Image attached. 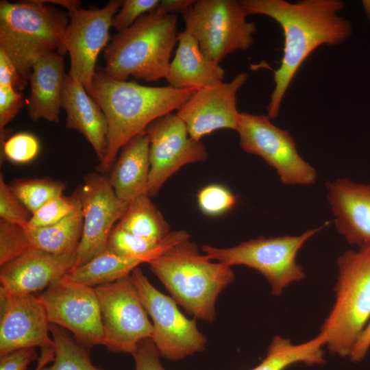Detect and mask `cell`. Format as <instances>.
I'll list each match as a JSON object with an SVG mask.
<instances>
[{
  "instance_id": "5b68a950",
  "label": "cell",
  "mask_w": 370,
  "mask_h": 370,
  "mask_svg": "<svg viewBox=\"0 0 370 370\" xmlns=\"http://www.w3.org/2000/svg\"><path fill=\"white\" fill-rule=\"evenodd\" d=\"M177 16L152 12L118 32L106 46L103 71L127 81L130 76L146 82L166 79L177 42Z\"/></svg>"
},
{
  "instance_id": "9a60e30c",
  "label": "cell",
  "mask_w": 370,
  "mask_h": 370,
  "mask_svg": "<svg viewBox=\"0 0 370 370\" xmlns=\"http://www.w3.org/2000/svg\"><path fill=\"white\" fill-rule=\"evenodd\" d=\"M121 5L122 1L110 0L101 8H80L68 13L64 47L70 56L69 75L81 82L87 92L96 73L98 56L108 42L113 18Z\"/></svg>"
},
{
  "instance_id": "7402d4cb",
  "label": "cell",
  "mask_w": 370,
  "mask_h": 370,
  "mask_svg": "<svg viewBox=\"0 0 370 370\" xmlns=\"http://www.w3.org/2000/svg\"><path fill=\"white\" fill-rule=\"evenodd\" d=\"M66 75L63 57L58 53H50L34 65L29 75L31 93L28 112L32 120L59 122Z\"/></svg>"
},
{
  "instance_id": "6da1fadb",
  "label": "cell",
  "mask_w": 370,
  "mask_h": 370,
  "mask_svg": "<svg viewBox=\"0 0 370 370\" xmlns=\"http://www.w3.org/2000/svg\"><path fill=\"white\" fill-rule=\"evenodd\" d=\"M248 14H262L275 21L284 35L283 56L274 71V88L267 116L275 119L283 98L300 66L319 47L337 45L352 35L351 23L340 16V0H242Z\"/></svg>"
},
{
  "instance_id": "30bf717a",
  "label": "cell",
  "mask_w": 370,
  "mask_h": 370,
  "mask_svg": "<svg viewBox=\"0 0 370 370\" xmlns=\"http://www.w3.org/2000/svg\"><path fill=\"white\" fill-rule=\"evenodd\" d=\"M130 276L151 318V339L160 356L170 360H179L204 351L206 338L198 330L195 319L185 317L176 301L156 288L138 267Z\"/></svg>"
},
{
  "instance_id": "cb8c5ba5",
  "label": "cell",
  "mask_w": 370,
  "mask_h": 370,
  "mask_svg": "<svg viewBox=\"0 0 370 370\" xmlns=\"http://www.w3.org/2000/svg\"><path fill=\"white\" fill-rule=\"evenodd\" d=\"M324 345L326 338L321 332L314 338L297 345L293 344L288 338L275 336L269 345L265 358L251 370H284L298 362L308 365L323 364Z\"/></svg>"
},
{
  "instance_id": "44dd1931",
  "label": "cell",
  "mask_w": 370,
  "mask_h": 370,
  "mask_svg": "<svg viewBox=\"0 0 370 370\" xmlns=\"http://www.w3.org/2000/svg\"><path fill=\"white\" fill-rule=\"evenodd\" d=\"M177 42L166 77L169 86L197 90L223 82L224 69L202 53L192 34L184 29L178 33Z\"/></svg>"
},
{
  "instance_id": "7c38bea8",
  "label": "cell",
  "mask_w": 370,
  "mask_h": 370,
  "mask_svg": "<svg viewBox=\"0 0 370 370\" xmlns=\"http://www.w3.org/2000/svg\"><path fill=\"white\" fill-rule=\"evenodd\" d=\"M38 296L50 324L69 330L76 341L88 350L103 345V328L95 288L64 276Z\"/></svg>"
},
{
  "instance_id": "ab89813d",
  "label": "cell",
  "mask_w": 370,
  "mask_h": 370,
  "mask_svg": "<svg viewBox=\"0 0 370 370\" xmlns=\"http://www.w3.org/2000/svg\"><path fill=\"white\" fill-rule=\"evenodd\" d=\"M0 86H12L17 90H23L27 85L21 80L16 68L0 49Z\"/></svg>"
},
{
  "instance_id": "ee69618b",
  "label": "cell",
  "mask_w": 370,
  "mask_h": 370,
  "mask_svg": "<svg viewBox=\"0 0 370 370\" xmlns=\"http://www.w3.org/2000/svg\"><path fill=\"white\" fill-rule=\"evenodd\" d=\"M45 3H52L62 6L69 12L80 8L81 1L78 0H42Z\"/></svg>"
},
{
  "instance_id": "3957f363",
  "label": "cell",
  "mask_w": 370,
  "mask_h": 370,
  "mask_svg": "<svg viewBox=\"0 0 370 370\" xmlns=\"http://www.w3.org/2000/svg\"><path fill=\"white\" fill-rule=\"evenodd\" d=\"M148 264L177 304L210 323L219 293L235 278L231 266L201 255L184 230L172 232L169 244Z\"/></svg>"
},
{
  "instance_id": "277c9868",
  "label": "cell",
  "mask_w": 370,
  "mask_h": 370,
  "mask_svg": "<svg viewBox=\"0 0 370 370\" xmlns=\"http://www.w3.org/2000/svg\"><path fill=\"white\" fill-rule=\"evenodd\" d=\"M69 22L68 15L42 0L0 1V49L25 85L40 59L66 53L64 37Z\"/></svg>"
},
{
  "instance_id": "8fae6325",
  "label": "cell",
  "mask_w": 370,
  "mask_h": 370,
  "mask_svg": "<svg viewBox=\"0 0 370 370\" xmlns=\"http://www.w3.org/2000/svg\"><path fill=\"white\" fill-rule=\"evenodd\" d=\"M103 328V346L132 354L138 343L152 336L153 326L130 275L95 288Z\"/></svg>"
},
{
  "instance_id": "8992f818",
  "label": "cell",
  "mask_w": 370,
  "mask_h": 370,
  "mask_svg": "<svg viewBox=\"0 0 370 370\" xmlns=\"http://www.w3.org/2000/svg\"><path fill=\"white\" fill-rule=\"evenodd\" d=\"M337 266L336 300L321 332L330 352L345 357L370 320V245L344 252Z\"/></svg>"
},
{
  "instance_id": "603a6c76",
  "label": "cell",
  "mask_w": 370,
  "mask_h": 370,
  "mask_svg": "<svg viewBox=\"0 0 370 370\" xmlns=\"http://www.w3.org/2000/svg\"><path fill=\"white\" fill-rule=\"evenodd\" d=\"M110 172L109 182L123 201L130 204L137 197L148 194L149 140L145 131L121 149Z\"/></svg>"
},
{
  "instance_id": "4fadbf2b",
  "label": "cell",
  "mask_w": 370,
  "mask_h": 370,
  "mask_svg": "<svg viewBox=\"0 0 370 370\" xmlns=\"http://www.w3.org/2000/svg\"><path fill=\"white\" fill-rule=\"evenodd\" d=\"M74 194L80 201L83 230L74 267H79L107 249L110 235L126 212L108 177L96 172L86 174Z\"/></svg>"
},
{
  "instance_id": "f35d334b",
  "label": "cell",
  "mask_w": 370,
  "mask_h": 370,
  "mask_svg": "<svg viewBox=\"0 0 370 370\" xmlns=\"http://www.w3.org/2000/svg\"><path fill=\"white\" fill-rule=\"evenodd\" d=\"M39 356L35 347H25L0 355V370H28Z\"/></svg>"
},
{
  "instance_id": "ba28073f",
  "label": "cell",
  "mask_w": 370,
  "mask_h": 370,
  "mask_svg": "<svg viewBox=\"0 0 370 370\" xmlns=\"http://www.w3.org/2000/svg\"><path fill=\"white\" fill-rule=\"evenodd\" d=\"M241 1L196 0L183 13L185 29L197 40L202 53L219 62L236 51L249 49L257 32L256 24Z\"/></svg>"
},
{
  "instance_id": "d4e9b609",
  "label": "cell",
  "mask_w": 370,
  "mask_h": 370,
  "mask_svg": "<svg viewBox=\"0 0 370 370\" xmlns=\"http://www.w3.org/2000/svg\"><path fill=\"white\" fill-rule=\"evenodd\" d=\"M25 229L32 249L56 254L77 252L83 230L82 208L55 224Z\"/></svg>"
},
{
  "instance_id": "d6a6232c",
  "label": "cell",
  "mask_w": 370,
  "mask_h": 370,
  "mask_svg": "<svg viewBox=\"0 0 370 370\" xmlns=\"http://www.w3.org/2000/svg\"><path fill=\"white\" fill-rule=\"evenodd\" d=\"M200 210L209 216L222 214L234 206L236 196L226 187L213 184L201 188L197 196Z\"/></svg>"
},
{
  "instance_id": "2e32d148",
  "label": "cell",
  "mask_w": 370,
  "mask_h": 370,
  "mask_svg": "<svg viewBox=\"0 0 370 370\" xmlns=\"http://www.w3.org/2000/svg\"><path fill=\"white\" fill-rule=\"evenodd\" d=\"M247 78L246 73H240L229 82L197 89L176 111L193 139L199 141L221 129L236 131L241 114L236 107V95Z\"/></svg>"
},
{
  "instance_id": "f1b7e54d",
  "label": "cell",
  "mask_w": 370,
  "mask_h": 370,
  "mask_svg": "<svg viewBox=\"0 0 370 370\" xmlns=\"http://www.w3.org/2000/svg\"><path fill=\"white\" fill-rule=\"evenodd\" d=\"M171 232L162 241H156L133 234L116 225L110 235L107 249L119 256L148 263L166 247Z\"/></svg>"
},
{
  "instance_id": "d590c367",
  "label": "cell",
  "mask_w": 370,
  "mask_h": 370,
  "mask_svg": "<svg viewBox=\"0 0 370 370\" xmlns=\"http://www.w3.org/2000/svg\"><path fill=\"white\" fill-rule=\"evenodd\" d=\"M159 3V0H123L113 18L112 27L119 32L127 29L146 13L154 12Z\"/></svg>"
},
{
  "instance_id": "836d02e7",
  "label": "cell",
  "mask_w": 370,
  "mask_h": 370,
  "mask_svg": "<svg viewBox=\"0 0 370 370\" xmlns=\"http://www.w3.org/2000/svg\"><path fill=\"white\" fill-rule=\"evenodd\" d=\"M3 153L14 163L25 164L33 160L40 150L37 138L32 134L21 132L15 134L2 143Z\"/></svg>"
},
{
  "instance_id": "f6af8a7d",
  "label": "cell",
  "mask_w": 370,
  "mask_h": 370,
  "mask_svg": "<svg viewBox=\"0 0 370 370\" xmlns=\"http://www.w3.org/2000/svg\"><path fill=\"white\" fill-rule=\"evenodd\" d=\"M362 5L364 7L365 13L369 20L370 21V0L362 1Z\"/></svg>"
},
{
  "instance_id": "74e56055",
  "label": "cell",
  "mask_w": 370,
  "mask_h": 370,
  "mask_svg": "<svg viewBox=\"0 0 370 370\" xmlns=\"http://www.w3.org/2000/svg\"><path fill=\"white\" fill-rule=\"evenodd\" d=\"M132 356L134 370H166L160 362V354L151 338L141 341Z\"/></svg>"
},
{
  "instance_id": "1f68e13d",
  "label": "cell",
  "mask_w": 370,
  "mask_h": 370,
  "mask_svg": "<svg viewBox=\"0 0 370 370\" xmlns=\"http://www.w3.org/2000/svg\"><path fill=\"white\" fill-rule=\"evenodd\" d=\"M25 227L0 220V265L31 249Z\"/></svg>"
},
{
  "instance_id": "484cf974",
  "label": "cell",
  "mask_w": 370,
  "mask_h": 370,
  "mask_svg": "<svg viewBox=\"0 0 370 370\" xmlns=\"http://www.w3.org/2000/svg\"><path fill=\"white\" fill-rule=\"evenodd\" d=\"M143 260L123 257L108 249L84 264L70 270L64 276L88 286L112 283L130 275Z\"/></svg>"
},
{
  "instance_id": "52a82bcc",
  "label": "cell",
  "mask_w": 370,
  "mask_h": 370,
  "mask_svg": "<svg viewBox=\"0 0 370 370\" xmlns=\"http://www.w3.org/2000/svg\"><path fill=\"white\" fill-rule=\"evenodd\" d=\"M324 225L298 236L259 237L228 248L205 245L204 255L211 260L229 266L245 265L259 271L269 282L273 295H280L289 284L306 278L302 267L297 263L298 251Z\"/></svg>"
},
{
  "instance_id": "e0dca14e",
  "label": "cell",
  "mask_w": 370,
  "mask_h": 370,
  "mask_svg": "<svg viewBox=\"0 0 370 370\" xmlns=\"http://www.w3.org/2000/svg\"><path fill=\"white\" fill-rule=\"evenodd\" d=\"M50 323L39 296L0 288V355L25 347H54Z\"/></svg>"
},
{
  "instance_id": "4316f807",
  "label": "cell",
  "mask_w": 370,
  "mask_h": 370,
  "mask_svg": "<svg viewBox=\"0 0 370 370\" xmlns=\"http://www.w3.org/2000/svg\"><path fill=\"white\" fill-rule=\"evenodd\" d=\"M150 198L145 194L132 201L116 225L133 234L162 241L170 234V226Z\"/></svg>"
},
{
  "instance_id": "e575fe53",
  "label": "cell",
  "mask_w": 370,
  "mask_h": 370,
  "mask_svg": "<svg viewBox=\"0 0 370 370\" xmlns=\"http://www.w3.org/2000/svg\"><path fill=\"white\" fill-rule=\"evenodd\" d=\"M32 213L27 209L0 174V219L8 223L26 227Z\"/></svg>"
},
{
  "instance_id": "d6986e66",
  "label": "cell",
  "mask_w": 370,
  "mask_h": 370,
  "mask_svg": "<svg viewBox=\"0 0 370 370\" xmlns=\"http://www.w3.org/2000/svg\"><path fill=\"white\" fill-rule=\"evenodd\" d=\"M336 230L350 245H370V183L340 178L325 184Z\"/></svg>"
},
{
  "instance_id": "f546056e",
  "label": "cell",
  "mask_w": 370,
  "mask_h": 370,
  "mask_svg": "<svg viewBox=\"0 0 370 370\" xmlns=\"http://www.w3.org/2000/svg\"><path fill=\"white\" fill-rule=\"evenodd\" d=\"M10 186L32 214L51 199L62 195L66 188L65 183L49 179L20 180Z\"/></svg>"
},
{
  "instance_id": "4dcf8cb0",
  "label": "cell",
  "mask_w": 370,
  "mask_h": 370,
  "mask_svg": "<svg viewBox=\"0 0 370 370\" xmlns=\"http://www.w3.org/2000/svg\"><path fill=\"white\" fill-rule=\"evenodd\" d=\"M80 208V201L75 194L69 197L60 195L34 212L26 227H40L55 224Z\"/></svg>"
},
{
  "instance_id": "ac0fdd59",
  "label": "cell",
  "mask_w": 370,
  "mask_h": 370,
  "mask_svg": "<svg viewBox=\"0 0 370 370\" xmlns=\"http://www.w3.org/2000/svg\"><path fill=\"white\" fill-rule=\"evenodd\" d=\"M76 252L56 254L31 249L1 266L0 288L17 295H34L64 277L75 265Z\"/></svg>"
},
{
  "instance_id": "9c48e42d",
  "label": "cell",
  "mask_w": 370,
  "mask_h": 370,
  "mask_svg": "<svg viewBox=\"0 0 370 370\" xmlns=\"http://www.w3.org/2000/svg\"><path fill=\"white\" fill-rule=\"evenodd\" d=\"M241 148L262 158L286 186H310L317 171L298 153L291 134L272 123L267 115L241 112L236 130Z\"/></svg>"
},
{
  "instance_id": "60d3db41",
  "label": "cell",
  "mask_w": 370,
  "mask_h": 370,
  "mask_svg": "<svg viewBox=\"0 0 370 370\" xmlns=\"http://www.w3.org/2000/svg\"><path fill=\"white\" fill-rule=\"evenodd\" d=\"M370 348V320L358 336L349 355L352 361L357 362L364 359Z\"/></svg>"
},
{
  "instance_id": "8d00e7d4",
  "label": "cell",
  "mask_w": 370,
  "mask_h": 370,
  "mask_svg": "<svg viewBox=\"0 0 370 370\" xmlns=\"http://www.w3.org/2000/svg\"><path fill=\"white\" fill-rule=\"evenodd\" d=\"M23 104V96L18 90L12 86H0V134L1 143L5 140V127L16 116Z\"/></svg>"
},
{
  "instance_id": "b9f144b4",
  "label": "cell",
  "mask_w": 370,
  "mask_h": 370,
  "mask_svg": "<svg viewBox=\"0 0 370 370\" xmlns=\"http://www.w3.org/2000/svg\"><path fill=\"white\" fill-rule=\"evenodd\" d=\"M196 0H162L155 10L160 14H175L184 13L195 3Z\"/></svg>"
},
{
  "instance_id": "ffe728a7",
  "label": "cell",
  "mask_w": 370,
  "mask_h": 370,
  "mask_svg": "<svg viewBox=\"0 0 370 370\" xmlns=\"http://www.w3.org/2000/svg\"><path fill=\"white\" fill-rule=\"evenodd\" d=\"M90 96L81 82L66 75L62 92V108L66 114V127L84 136L101 163L107 150L108 125L103 111Z\"/></svg>"
},
{
  "instance_id": "83f0119b",
  "label": "cell",
  "mask_w": 370,
  "mask_h": 370,
  "mask_svg": "<svg viewBox=\"0 0 370 370\" xmlns=\"http://www.w3.org/2000/svg\"><path fill=\"white\" fill-rule=\"evenodd\" d=\"M50 333L55 345L54 358L40 370H103L93 365L89 350L64 328L50 324Z\"/></svg>"
},
{
  "instance_id": "7a4b0ae2",
  "label": "cell",
  "mask_w": 370,
  "mask_h": 370,
  "mask_svg": "<svg viewBox=\"0 0 370 370\" xmlns=\"http://www.w3.org/2000/svg\"><path fill=\"white\" fill-rule=\"evenodd\" d=\"M195 91L169 85L143 86L96 71L88 93L103 111L108 125L107 150L99 170L110 172L119 151L131 139L156 119L177 111Z\"/></svg>"
},
{
  "instance_id": "7bdbcfd3",
  "label": "cell",
  "mask_w": 370,
  "mask_h": 370,
  "mask_svg": "<svg viewBox=\"0 0 370 370\" xmlns=\"http://www.w3.org/2000/svg\"><path fill=\"white\" fill-rule=\"evenodd\" d=\"M55 347L40 349V356L37 360V365L34 370H40L42 367L50 364L54 358Z\"/></svg>"
},
{
  "instance_id": "5bb4252c",
  "label": "cell",
  "mask_w": 370,
  "mask_h": 370,
  "mask_svg": "<svg viewBox=\"0 0 370 370\" xmlns=\"http://www.w3.org/2000/svg\"><path fill=\"white\" fill-rule=\"evenodd\" d=\"M149 140L150 172L148 194L155 197L164 184L182 166L208 158L205 145L193 139L182 120L169 113L145 129Z\"/></svg>"
}]
</instances>
